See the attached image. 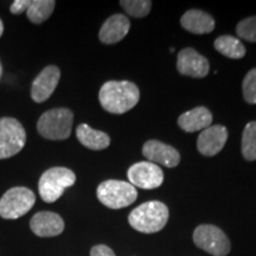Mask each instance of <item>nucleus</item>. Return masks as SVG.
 I'll return each mask as SVG.
<instances>
[{"label": "nucleus", "instance_id": "1", "mask_svg": "<svg viewBox=\"0 0 256 256\" xmlns=\"http://www.w3.org/2000/svg\"><path fill=\"white\" fill-rule=\"evenodd\" d=\"M140 98L139 88L130 81H108L98 92V100L104 110L124 114L136 106Z\"/></svg>", "mask_w": 256, "mask_h": 256}, {"label": "nucleus", "instance_id": "2", "mask_svg": "<svg viewBox=\"0 0 256 256\" xmlns=\"http://www.w3.org/2000/svg\"><path fill=\"white\" fill-rule=\"evenodd\" d=\"M168 216V208L164 203L151 200L136 208L128 216V222L136 232L153 234L164 229Z\"/></svg>", "mask_w": 256, "mask_h": 256}, {"label": "nucleus", "instance_id": "3", "mask_svg": "<svg viewBox=\"0 0 256 256\" xmlns=\"http://www.w3.org/2000/svg\"><path fill=\"white\" fill-rule=\"evenodd\" d=\"M74 114L68 108H54L42 114L37 130L49 140H66L72 134Z\"/></svg>", "mask_w": 256, "mask_h": 256}, {"label": "nucleus", "instance_id": "4", "mask_svg": "<svg viewBox=\"0 0 256 256\" xmlns=\"http://www.w3.org/2000/svg\"><path fill=\"white\" fill-rule=\"evenodd\" d=\"M98 200L110 209H122L130 206L138 198V191L128 182L108 179L102 182L96 190Z\"/></svg>", "mask_w": 256, "mask_h": 256}, {"label": "nucleus", "instance_id": "5", "mask_svg": "<svg viewBox=\"0 0 256 256\" xmlns=\"http://www.w3.org/2000/svg\"><path fill=\"white\" fill-rule=\"evenodd\" d=\"M76 176L66 168H51L40 176L38 191L46 203H54L62 196L66 188L72 186Z\"/></svg>", "mask_w": 256, "mask_h": 256}, {"label": "nucleus", "instance_id": "6", "mask_svg": "<svg viewBox=\"0 0 256 256\" xmlns=\"http://www.w3.org/2000/svg\"><path fill=\"white\" fill-rule=\"evenodd\" d=\"M36 203V194L25 186L11 188L0 198V217L17 220L24 216Z\"/></svg>", "mask_w": 256, "mask_h": 256}, {"label": "nucleus", "instance_id": "7", "mask_svg": "<svg viewBox=\"0 0 256 256\" xmlns=\"http://www.w3.org/2000/svg\"><path fill=\"white\" fill-rule=\"evenodd\" d=\"M26 132L23 124L14 118L0 119V159L11 158L23 150Z\"/></svg>", "mask_w": 256, "mask_h": 256}, {"label": "nucleus", "instance_id": "8", "mask_svg": "<svg viewBox=\"0 0 256 256\" xmlns=\"http://www.w3.org/2000/svg\"><path fill=\"white\" fill-rule=\"evenodd\" d=\"M194 241L198 248L214 256H226L232 249L228 236L212 224L198 226L194 229Z\"/></svg>", "mask_w": 256, "mask_h": 256}, {"label": "nucleus", "instance_id": "9", "mask_svg": "<svg viewBox=\"0 0 256 256\" xmlns=\"http://www.w3.org/2000/svg\"><path fill=\"white\" fill-rule=\"evenodd\" d=\"M127 177L134 188L153 190L164 182V172L156 164L151 162H140L128 168Z\"/></svg>", "mask_w": 256, "mask_h": 256}, {"label": "nucleus", "instance_id": "10", "mask_svg": "<svg viewBox=\"0 0 256 256\" xmlns=\"http://www.w3.org/2000/svg\"><path fill=\"white\" fill-rule=\"evenodd\" d=\"M177 69L184 76L202 78L209 74L210 64L206 57L194 49L185 48L178 54Z\"/></svg>", "mask_w": 256, "mask_h": 256}, {"label": "nucleus", "instance_id": "11", "mask_svg": "<svg viewBox=\"0 0 256 256\" xmlns=\"http://www.w3.org/2000/svg\"><path fill=\"white\" fill-rule=\"evenodd\" d=\"M60 78V70L56 66H48L34 80L31 86V98L37 104L46 101L52 95Z\"/></svg>", "mask_w": 256, "mask_h": 256}, {"label": "nucleus", "instance_id": "12", "mask_svg": "<svg viewBox=\"0 0 256 256\" xmlns=\"http://www.w3.org/2000/svg\"><path fill=\"white\" fill-rule=\"evenodd\" d=\"M226 140L228 130L220 124H215L202 130L197 140V148L200 154L214 156L222 151Z\"/></svg>", "mask_w": 256, "mask_h": 256}, {"label": "nucleus", "instance_id": "13", "mask_svg": "<svg viewBox=\"0 0 256 256\" xmlns=\"http://www.w3.org/2000/svg\"><path fill=\"white\" fill-rule=\"evenodd\" d=\"M142 154L153 164L176 168L180 162V154L174 147L166 145L159 140H148L142 146Z\"/></svg>", "mask_w": 256, "mask_h": 256}, {"label": "nucleus", "instance_id": "14", "mask_svg": "<svg viewBox=\"0 0 256 256\" xmlns=\"http://www.w3.org/2000/svg\"><path fill=\"white\" fill-rule=\"evenodd\" d=\"M30 228L40 238H54L63 232L64 220L58 214L40 211L31 218Z\"/></svg>", "mask_w": 256, "mask_h": 256}, {"label": "nucleus", "instance_id": "15", "mask_svg": "<svg viewBox=\"0 0 256 256\" xmlns=\"http://www.w3.org/2000/svg\"><path fill=\"white\" fill-rule=\"evenodd\" d=\"M130 22L124 14H113L102 24L98 38L104 44H114L127 36Z\"/></svg>", "mask_w": 256, "mask_h": 256}, {"label": "nucleus", "instance_id": "16", "mask_svg": "<svg viewBox=\"0 0 256 256\" xmlns=\"http://www.w3.org/2000/svg\"><path fill=\"white\" fill-rule=\"evenodd\" d=\"M211 122H212V114L206 107H196L185 112L178 118L179 127L188 133L204 130L211 126Z\"/></svg>", "mask_w": 256, "mask_h": 256}, {"label": "nucleus", "instance_id": "17", "mask_svg": "<svg viewBox=\"0 0 256 256\" xmlns=\"http://www.w3.org/2000/svg\"><path fill=\"white\" fill-rule=\"evenodd\" d=\"M180 24L185 30L192 34H206L215 28V19L200 10H188L182 17Z\"/></svg>", "mask_w": 256, "mask_h": 256}, {"label": "nucleus", "instance_id": "18", "mask_svg": "<svg viewBox=\"0 0 256 256\" xmlns=\"http://www.w3.org/2000/svg\"><path fill=\"white\" fill-rule=\"evenodd\" d=\"M76 136L83 146L94 151L107 148L110 144V138L107 133L96 130L87 124H81L76 128Z\"/></svg>", "mask_w": 256, "mask_h": 256}, {"label": "nucleus", "instance_id": "19", "mask_svg": "<svg viewBox=\"0 0 256 256\" xmlns=\"http://www.w3.org/2000/svg\"><path fill=\"white\" fill-rule=\"evenodd\" d=\"M214 46L220 54L228 58L240 60L246 55V48L241 43V40L236 37L229 36V34L220 36L214 43Z\"/></svg>", "mask_w": 256, "mask_h": 256}, {"label": "nucleus", "instance_id": "20", "mask_svg": "<svg viewBox=\"0 0 256 256\" xmlns=\"http://www.w3.org/2000/svg\"><path fill=\"white\" fill-rule=\"evenodd\" d=\"M55 5L54 0H34L26 10L28 19L34 24H42L52 14Z\"/></svg>", "mask_w": 256, "mask_h": 256}, {"label": "nucleus", "instance_id": "21", "mask_svg": "<svg viewBox=\"0 0 256 256\" xmlns=\"http://www.w3.org/2000/svg\"><path fill=\"white\" fill-rule=\"evenodd\" d=\"M242 154L249 162L256 160V121L247 124L242 134Z\"/></svg>", "mask_w": 256, "mask_h": 256}, {"label": "nucleus", "instance_id": "22", "mask_svg": "<svg viewBox=\"0 0 256 256\" xmlns=\"http://www.w3.org/2000/svg\"><path fill=\"white\" fill-rule=\"evenodd\" d=\"M120 5L128 14L136 18L146 17L152 8L150 0H121Z\"/></svg>", "mask_w": 256, "mask_h": 256}, {"label": "nucleus", "instance_id": "23", "mask_svg": "<svg viewBox=\"0 0 256 256\" xmlns=\"http://www.w3.org/2000/svg\"><path fill=\"white\" fill-rule=\"evenodd\" d=\"M236 34L242 40L256 43V16L240 22L236 26Z\"/></svg>", "mask_w": 256, "mask_h": 256}, {"label": "nucleus", "instance_id": "24", "mask_svg": "<svg viewBox=\"0 0 256 256\" xmlns=\"http://www.w3.org/2000/svg\"><path fill=\"white\" fill-rule=\"evenodd\" d=\"M242 90L244 100L250 104H256V68L252 69L246 75L242 83Z\"/></svg>", "mask_w": 256, "mask_h": 256}, {"label": "nucleus", "instance_id": "25", "mask_svg": "<svg viewBox=\"0 0 256 256\" xmlns=\"http://www.w3.org/2000/svg\"><path fill=\"white\" fill-rule=\"evenodd\" d=\"M30 4V0H16V2H12L10 11H11L12 14H22L23 12H26Z\"/></svg>", "mask_w": 256, "mask_h": 256}, {"label": "nucleus", "instance_id": "26", "mask_svg": "<svg viewBox=\"0 0 256 256\" xmlns=\"http://www.w3.org/2000/svg\"><path fill=\"white\" fill-rule=\"evenodd\" d=\"M90 256H115V252L108 246L98 244L92 248Z\"/></svg>", "mask_w": 256, "mask_h": 256}, {"label": "nucleus", "instance_id": "27", "mask_svg": "<svg viewBox=\"0 0 256 256\" xmlns=\"http://www.w3.org/2000/svg\"><path fill=\"white\" fill-rule=\"evenodd\" d=\"M2 32H4V24H2V20L0 19V37L2 36Z\"/></svg>", "mask_w": 256, "mask_h": 256}, {"label": "nucleus", "instance_id": "28", "mask_svg": "<svg viewBox=\"0 0 256 256\" xmlns=\"http://www.w3.org/2000/svg\"><path fill=\"white\" fill-rule=\"evenodd\" d=\"M0 76H2V63H0Z\"/></svg>", "mask_w": 256, "mask_h": 256}]
</instances>
